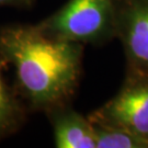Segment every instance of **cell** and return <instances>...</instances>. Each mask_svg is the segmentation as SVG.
Segmentation results:
<instances>
[{"mask_svg": "<svg viewBox=\"0 0 148 148\" xmlns=\"http://www.w3.org/2000/svg\"><path fill=\"white\" fill-rule=\"evenodd\" d=\"M84 46L51 36L38 24L0 30V60L12 66L16 92L33 111L70 104L81 77Z\"/></svg>", "mask_w": 148, "mask_h": 148, "instance_id": "obj_1", "label": "cell"}, {"mask_svg": "<svg viewBox=\"0 0 148 148\" xmlns=\"http://www.w3.org/2000/svg\"><path fill=\"white\" fill-rule=\"evenodd\" d=\"M121 0H68L52 16L37 23L53 37L80 43L103 44L116 37Z\"/></svg>", "mask_w": 148, "mask_h": 148, "instance_id": "obj_2", "label": "cell"}, {"mask_svg": "<svg viewBox=\"0 0 148 148\" xmlns=\"http://www.w3.org/2000/svg\"><path fill=\"white\" fill-rule=\"evenodd\" d=\"M88 119L93 125L125 130L148 140V75L126 73L119 92Z\"/></svg>", "mask_w": 148, "mask_h": 148, "instance_id": "obj_3", "label": "cell"}, {"mask_svg": "<svg viewBox=\"0 0 148 148\" xmlns=\"http://www.w3.org/2000/svg\"><path fill=\"white\" fill-rule=\"evenodd\" d=\"M116 37L124 48L126 73L148 75V0H121Z\"/></svg>", "mask_w": 148, "mask_h": 148, "instance_id": "obj_4", "label": "cell"}, {"mask_svg": "<svg viewBox=\"0 0 148 148\" xmlns=\"http://www.w3.org/2000/svg\"><path fill=\"white\" fill-rule=\"evenodd\" d=\"M54 133V143L57 148H97L93 124L71 109L70 104L55 108L45 113Z\"/></svg>", "mask_w": 148, "mask_h": 148, "instance_id": "obj_5", "label": "cell"}, {"mask_svg": "<svg viewBox=\"0 0 148 148\" xmlns=\"http://www.w3.org/2000/svg\"><path fill=\"white\" fill-rule=\"evenodd\" d=\"M25 108L19 93L7 85L0 70V139L10 136L22 126Z\"/></svg>", "mask_w": 148, "mask_h": 148, "instance_id": "obj_6", "label": "cell"}, {"mask_svg": "<svg viewBox=\"0 0 148 148\" xmlns=\"http://www.w3.org/2000/svg\"><path fill=\"white\" fill-rule=\"evenodd\" d=\"M97 148H148V140L125 130L93 125Z\"/></svg>", "mask_w": 148, "mask_h": 148, "instance_id": "obj_7", "label": "cell"}, {"mask_svg": "<svg viewBox=\"0 0 148 148\" xmlns=\"http://www.w3.org/2000/svg\"><path fill=\"white\" fill-rule=\"evenodd\" d=\"M34 2H35V0H0V7L29 8Z\"/></svg>", "mask_w": 148, "mask_h": 148, "instance_id": "obj_8", "label": "cell"}]
</instances>
